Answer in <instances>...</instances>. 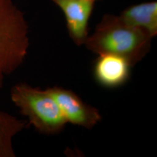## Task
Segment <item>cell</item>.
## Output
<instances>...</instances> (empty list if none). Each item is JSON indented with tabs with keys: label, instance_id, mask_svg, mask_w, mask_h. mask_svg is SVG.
<instances>
[{
	"label": "cell",
	"instance_id": "1",
	"mask_svg": "<svg viewBox=\"0 0 157 157\" xmlns=\"http://www.w3.org/2000/svg\"><path fill=\"white\" fill-rule=\"evenodd\" d=\"M152 39L146 32L123 21L119 15L106 13L84 45L98 56L112 54L123 57L134 67L149 52Z\"/></svg>",
	"mask_w": 157,
	"mask_h": 157
},
{
	"label": "cell",
	"instance_id": "2",
	"mask_svg": "<svg viewBox=\"0 0 157 157\" xmlns=\"http://www.w3.org/2000/svg\"><path fill=\"white\" fill-rule=\"evenodd\" d=\"M29 46L24 13L13 0H0V91L5 78L25 61Z\"/></svg>",
	"mask_w": 157,
	"mask_h": 157
},
{
	"label": "cell",
	"instance_id": "3",
	"mask_svg": "<svg viewBox=\"0 0 157 157\" xmlns=\"http://www.w3.org/2000/svg\"><path fill=\"white\" fill-rule=\"evenodd\" d=\"M10 98L21 114L27 118L39 133L58 135L63 131L67 122L58 103L48 90L19 83L13 87Z\"/></svg>",
	"mask_w": 157,
	"mask_h": 157
},
{
	"label": "cell",
	"instance_id": "4",
	"mask_svg": "<svg viewBox=\"0 0 157 157\" xmlns=\"http://www.w3.org/2000/svg\"><path fill=\"white\" fill-rule=\"evenodd\" d=\"M47 90L58 103L67 124L92 129L102 121L99 110L86 103L72 90L58 86Z\"/></svg>",
	"mask_w": 157,
	"mask_h": 157
},
{
	"label": "cell",
	"instance_id": "5",
	"mask_svg": "<svg viewBox=\"0 0 157 157\" xmlns=\"http://www.w3.org/2000/svg\"><path fill=\"white\" fill-rule=\"evenodd\" d=\"M63 13L68 36L77 46L89 36L88 25L95 2L93 0H52Z\"/></svg>",
	"mask_w": 157,
	"mask_h": 157
},
{
	"label": "cell",
	"instance_id": "6",
	"mask_svg": "<svg viewBox=\"0 0 157 157\" xmlns=\"http://www.w3.org/2000/svg\"><path fill=\"white\" fill-rule=\"evenodd\" d=\"M132 65L127 59L112 54L98 55L93 67L95 81L105 88H117L130 78Z\"/></svg>",
	"mask_w": 157,
	"mask_h": 157
},
{
	"label": "cell",
	"instance_id": "7",
	"mask_svg": "<svg viewBox=\"0 0 157 157\" xmlns=\"http://www.w3.org/2000/svg\"><path fill=\"white\" fill-rule=\"evenodd\" d=\"M123 21L154 38L157 35V2L131 5L119 15Z\"/></svg>",
	"mask_w": 157,
	"mask_h": 157
},
{
	"label": "cell",
	"instance_id": "8",
	"mask_svg": "<svg viewBox=\"0 0 157 157\" xmlns=\"http://www.w3.org/2000/svg\"><path fill=\"white\" fill-rule=\"evenodd\" d=\"M27 125L26 121L0 111V157H15L13 139Z\"/></svg>",
	"mask_w": 157,
	"mask_h": 157
},
{
	"label": "cell",
	"instance_id": "9",
	"mask_svg": "<svg viewBox=\"0 0 157 157\" xmlns=\"http://www.w3.org/2000/svg\"><path fill=\"white\" fill-rule=\"evenodd\" d=\"M93 1H94V2H96V1H97V0H93Z\"/></svg>",
	"mask_w": 157,
	"mask_h": 157
}]
</instances>
